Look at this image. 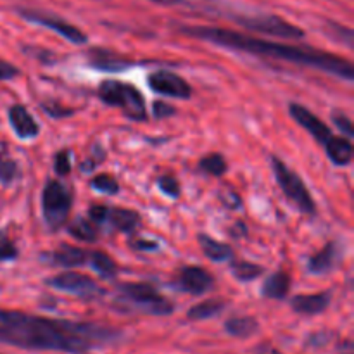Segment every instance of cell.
I'll use <instances>...</instances> for the list:
<instances>
[{"instance_id": "25", "label": "cell", "mask_w": 354, "mask_h": 354, "mask_svg": "<svg viewBox=\"0 0 354 354\" xmlns=\"http://www.w3.org/2000/svg\"><path fill=\"white\" fill-rule=\"evenodd\" d=\"M17 175H19V166L7 152L6 142L0 140V183L9 185L17 178Z\"/></svg>"}, {"instance_id": "26", "label": "cell", "mask_w": 354, "mask_h": 354, "mask_svg": "<svg viewBox=\"0 0 354 354\" xmlns=\"http://www.w3.org/2000/svg\"><path fill=\"white\" fill-rule=\"evenodd\" d=\"M230 270L235 279L241 280V282H251V280H256L265 272L263 266L251 261H245V259H232Z\"/></svg>"}, {"instance_id": "4", "label": "cell", "mask_w": 354, "mask_h": 354, "mask_svg": "<svg viewBox=\"0 0 354 354\" xmlns=\"http://www.w3.org/2000/svg\"><path fill=\"white\" fill-rule=\"evenodd\" d=\"M99 97L107 106H114L123 111L124 116H128L130 120L138 121V123L147 120L144 95L133 85L116 82V80H106L100 83Z\"/></svg>"}, {"instance_id": "36", "label": "cell", "mask_w": 354, "mask_h": 354, "mask_svg": "<svg viewBox=\"0 0 354 354\" xmlns=\"http://www.w3.org/2000/svg\"><path fill=\"white\" fill-rule=\"evenodd\" d=\"M221 201L225 203V206L232 207V209H239L242 204L241 197H239V194L235 190H227V194H221Z\"/></svg>"}, {"instance_id": "3", "label": "cell", "mask_w": 354, "mask_h": 354, "mask_svg": "<svg viewBox=\"0 0 354 354\" xmlns=\"http://www.w3.org/2000/svg\"><path fill=\"white\" fill-rule=\"evenodd\" d=\"M114 304L118 310L127 313L154 315V317H166L175 310L171 301L161 296L149 283H120Z\"/></svg>"}, {"instance_id": "6", "label": "cell", "mask_w": 354, "mask_h": 354, "mask_svg": "<svg viewBox=\"0 0 354 354\" xmlns=\"http://www.w3.org/2000/svg\"><path fill=\"white\" fill-rule=\"evenodd\" d=\"M73 206V196L59 180H48L41 192V211L47 227L57 232L64 227Z\"/></svg>"}, {"instance_id": "10", "label": "cell", "mask_w": 354, "mask_h": 354, "mask_svg": "<svg viewBox=\"0 0 354 354\" xmlns=\"http://www.w3.org/2000/svg\"><path fill=\"white\" fill-rule=\"evenodd\" d=\"M88 220H92L95 225H102V227L118 232H131L140 223V216L137 211L124 209V207H109L104 204H92L88 207Z\"/></svg>"}, {"instance_id": "27", "label": "cell", "mask_w": 354, "mask_h": 354, "mask_svg": "<svg viewBox=\"0 0 354 354\" xmlns=\"http://www.w3.org/2000/svg\"><path fill=\"white\" fill-rule=\"evenodd\" d=\"M69 234L82 242H95L97 237H99L97 225L92 220H88V218H78L75 223H71Z\"/></svg>"}, {"instance_id": "33", "label": "cell", "mask_w": 354, "mask_h": 354, "mask_svg": "<svg viewBox=\"0 0 354 354\" xmlns=\"http://www.w3.org/2000/svg\"><path fill=\"white\" fill-rule=\"evenodd\" d=\"M332 121H334L335 127H337L339 130H341V133L346 135V138L354 137L351 118L346 116V114L342 113V111H334V114H332Z\"/></svg>"}, {"instance_id": "24", "label": "cell", "mask_w": 354, "mask_h": 354, "mask_svg": "<svg viewBox=\"0 0 354 354\" xmlns=\"http://www.w3.org/2000/svg\"><path fill=\"white\" fill-rule=\"evenodd\" d=\"M88 265L92 266L99 275L106 277V279H114L118 273V266L116 263H114V259L102 251L88 252Z\"/></svg>"}, {"instance_id": "34", "label": "cell", "mask_w": 354, "mask_h": 354, "mask_svg": "<svg viewBox=\"0 0 354 354\" xmlns=\"http://www.w3.org/2000/svg\"><path fill=\"white\" fill-rule=\"evenodd\" d=\"M41 109L45 111V113L48 114V116L52 118H64V116H71L75 111L73 109H64V107L61 106H55L54 102H48V104H41Z\"/></svg>"}, {"instance_id": "14", "label": "cell", "mask_w": 354, "mask_h": 354, "mask_svg": "<svg viewBox=\"0 0 354 354\" xmlns=\"http://www.w3.org/2000/svg\"><path fill=\"white\" fill-rule=\"evenodd\" d=\"M41 258H47L45 261L52 266H64V268H73V266L88 265V252L76 245H61L55 251L45 252Z\"/></svg>"}, {"instance_id": "2", "label": "cell", "mask_w": 354, "mask_h": 354, "mask_svg": "<svg viewBox=\"0 0 354 354\" xmlns=\"http://www.w3.org/2000/svg\"><path fill=\"white\" fill-rule=\"evenodd\" d=\"M180 33L197 38V40L220 45V47L245 52V54L261 55V57L277 59V61H287L294 62V64H303L308 66V68L320 69V71L330 73V75L346 80V82H351L354 78V68L351 61L341 57V55L330 54V52L318 50V48L266 41L263 38L249 37V35L227 30V28L201 26V24H197V26H180Z\"/></svg>"}, {"instance_id": "29", "label": "cell", "mask_w": 354, "mask_h": 354, "mask_svg": "<svg viewBox=\"0 0 354 354\" xmlns=\"http://www.w3.org/2000/svg\"><path fill=\"white\" fill-rule=\"evenodd\" d=\"M90 187L95 189L97 192L109 194V196H116L120 192V183L116 182V178L111 175H97L95 178H92Z\"/></svg>"}, {"instance_id": "12", "label": "cell", "mask_w": 354, "mask_h": 354, "mask_svg": "<svg viewBox=\"0 0 354 354\" xmlns=\"http://www.w3.org/2000/svg\"><path fill=\"white\" fill-rule=\"evenodd\" d=\"M289 113L290 116L296 120V123L299 124V127H303L304 130H306L308 133L318 142V144L324 145V147L332 140V138H334V133L330 131V128H328L320 118L315 116L310 109L301 106V104H296V102L290 104Z\"/></svg>"}, {"instance_id": "21", "label": "cell", "mask_w": 354, "mask_h": 354, "mask_svg": "<svg viewBox=\"0 0 354 354\" xmlns=\"http://www.w3.org/2000/svg\"><path fill=\"white\" fill-rule=\"evenodd\" d=\"M325 152L334 165L348 166L353 159V144L349 138L334 137L325 145Z\"/></svg>"}, {"instance_id": "16", "label": "cell", "mask_w": 354, "mask_h": 354, "mask_svg": "<svg viewBox=\"0 0 354 354\" xmlns=\"http://www.w3.org/2000/svg\"><path fill=\"white\" fill-rule=\"evenodd\" d=\"M9 121L10 127L14 128V131L17 133V137L21 138H35L40 131L37 121L33 120L28 109L24 106H12L9 109Z\"/></svg>"}, {"instance_id": "35", "label": "cell", "mask_w": 354, "mask_h": 354, "mask_svg": "<svg viewBox=\"0 0 354 354\" xmlns=\"http://www.w3.org/2000/svg\"><path fill=\"white\" fill-rule=\"evenodd\" d=\"M152 113L158 120H165V118H169L175 114V107L168 106L165 102H154V107H152Z\"/></svg>"}, {"instance_id": "11", "label": "cell", "mask_w": 354, "mask_h": 354, "mask_svg": "<svg viewBox=\"0 0 354 354\" xmlns=\"http://www.w3.org/2000/svg\"><path fill=\"white\" fill-rule=\"evenodd\" d=\"M147 82L149 86L156 93H161V95L173 97V99H189L192 95V88H190L189 83L182 76L175 75L171 71H166V69L151 73Z\"/></svg>"}, {"instance_id": "7", "label": "cell", "mask_w": 354, "mask_h": 354, "mask_svg": "<svg viewBox=\"0 0 354 354\" xmlns=\"http://www.w3.org/2000/svg\"><path fill=\"white\" fill-rule=\"evenodd\" d=\"M235 23L244 26L245 30L256 31V33L270 35V37L279 38H303L304 30H301L296 24L282 19L275 14H241V16H232Z\"/></svg>"}, {"instance_id": "22", "label": "cell", "mask_w": 354, "mask_h": 354, "mask_svg": "<svg viewBox=\"0 0 354 354\" xmlns=\"http://www.w3.org/2000/svg\"><path fill=\"white\" fill-rule=\"evenodd\" d=\"M259 324L254 317H234L225 322V330L239 339L251 337L258 332Z\"/></svg>"}, {"instance_id": "37", "label": "cell", "mask_w": 354, "mask_h": 354, "mask_svg": "<svg viewBox=\"0 0 354 354\" xmlns=\"http://www.w3.org/2000/svg\"><path fill=\"white\" fill-rule=\"evenodd\" d=\"M19 75V69L9 62L0 61V80H12Z\"/></svg>"}, {"instance_id": "19", "label": "cell", "mask_w": 354, "mask_h": 354, "mask_svg": "<svg viewBox=\"0 0 354 354\" xmlns=\"http://www.w3.org/2000/svg\"><path fill=\"white\" fill-rule=\"evenodd\" d=\"M199 244L201 249H203L204 254L211 259V261H228V259L234 258V249L230 248L225 242L216 241V239L209 237L207 234H199Z\"/></svg>"}, {"instance_id": "31", "label": "cell", "mask_w": 354, "mask_h": 354, "mask_svg": "<svg viewBox=\"0 0 354 354\" xmlns=\"http://www.w3.org/2000/svg\"><path fill=\"white\" fill-rule=\"evenodd\" d=\"M158 187L161 189L162 194L173 197V199H176V197L180 196V182L175 178V176H171V175L159 176Z\"/></svg>"}, {"instance_id": "17", "label": "cell", "mask_w": 354, "mask_h": 354, "mask_svg": "<svg viewBox=\"0 0 354 354\" xmlns=\"http://www.w3.org/2000/svg\"><path fill=\"white\" fill-rule=\"evenodd\" d=\"M339 256H341V252H339L337 244L328 242L322 251L311 256L310 261H308V270H310V273H315V275L328 273L339 263Z\"/></svg>"}, {"instance_id": "39", "label": "cell", "mask_w": 354, "mask_h": 354, "mask_svg": "<svg viewBox=\"0 0 354 354\" xmlns=\"http://www.w3.org/2000/svg\"><path fill=\"white\" fill-rule=\"evenodd\" d=\"M151 2L159 3V6H176V3H182L183 0H151Z\"/></svg>"}, {"instance_id": "23", "label": "cell", "mask_w": 354, "mask_h": 354, "mask_svg": "<svg viewBox=\"0 0 354 354\" xmlns=\"http://www.w3.org/2000/svg\"><path fill=\"white\" fill-rule=\"evenodd\" d=\"M225 301H220V299H207V301H203V303L196 304V306H192L189 310V313H187V318L192 322H201V320H209V318L216 317V315H220L221 311L225 310Z\"/></svg>"}, {"instance_id": "18", "label": "cell", "mask_w": 354, "mask_h": 354, "mask_svg": "<svg viewBox=\"0 0 354 354\" xmlns=\"http://www.w3.org/2000/svg\"><path fill=\"white\" fill-rule=\"evenodd\" d=\"M90 66L100 71H123L130 68L131 61H128L123 55H118L116 52L93 50L90 54Z\"/></svg>"}, {"instance_id": "30", "label": "cell", "mask_w": 354, "mask_h": 354, "mask_svg": "<svg viewBox=\"0 0 354 354\" xmlns=\"http://www.w3.org/2000/svg\"><path fill=\"white\" fill-rule=\"evenodd\" d=\"M54 169L57 175L68 176L71 173V152L68 149H62L54 158Z\"/></svg>"}, {"instance_id": "5", "label": "cell", "mask_w": 354, "mask_h": 354, "mask_svg": "<svg viewBox=\"0 0 354 354\" xmlns=\"http://www.w3.org/2000/svg\"><path fill=\"white\" fill-rule=\"evenodd\" d=\"M272 169L273 175H275L277 178V183H279L280 189H282L283 196H286L301 213H317V206H315L313 197H311L306 183L303 182V178H301L296 171H292V169H290L282 159L277 158V156L272 158Z\"/></svg>"}, {"instance_id": "9", "label": "cell", "mask_w": 354, "mask_h": 354, "mask_svg": "<svg viewBox=\"0 0 354 354\" xmlns=\"http://www.w3.org/2000/svg\"><path fill=\"white\" fill-rule=\"evenodd\" d=\"M17 14L23 17L24 21L31 24H38V26H44L52 30L54 33H57L59 37H62L64 40L71 41L75 45H82L86 44V35L83 33L80 28H76L75 24L68 23L62 17L55 16V14H48L44 12V10H35V9H17Z\"/></svg>"}, {"instance_id": "32", "label": "cell", "mask_w": 354, "mask_h": 354, "mask_svg": "<svg viewBox=\"0 0 354 354\" xmlns=\"http://www.w3.org/2000/svg\"><path fill=\"white\" fill-rule=\"evenodd\" d=\"M19 251L14 245V242L7 237V234L0 232V261H10V259H16Z\"/></svg>"}, {"instance_id": "28", "label": "cell", "mask_w": 354, "mask_h": 354, "mask_svg": "<svg viewBox=\"0 0 354 354\" xmlns=\"http://www.w3.org/2000/svg\"><path fill=\"white\" fill-rule=\"evenodd\" d=\"M199 166L204 173H207V175H211V176H221V175H225L228 169L227 159H225L221 154H218V152L207 154L206 158L201 159Z\"/></svg>"}, {"instance_id": "15", "label": "cell", "mask_w": 354, "mask_h": 354, "mask_svg": "<svg viewBox=\"0 0 354 354\" xmlns=\"http://www.w3.org/2000/svg\"><path fill=\"white\" fill-rule=\"evenodd\" d=\"M330 304V292H318V294H301V296L292 297L290 306L299 315H320Z\"/></svg>"}, {"instance_id": "38", "label": "cell", "mask_w": 354, "mask_h": 354, "mask_svg": "<svg viewBox=\"0 0 354 354\" xmlns=\"http://www.w3.org/2000/svg\"><path fill=\"white\" fill-rule=\"evenodd\" d=\"M131 248L133 249H140V251H156L158 249V244L154 242H147V241H131Z\"/></svg>"}, {"instance_id": "13", "label": "cell", "mask_w": 354, "mask_h": 354, "mask_svg": "<svg viewBox=\"0 0 354 354\" xmlns=\"http://www.w3.org/2000/svg\"><path fill=\"white\" fill-rule=\"evenodd\" d=\"M178 289L189 292L192 296H203L207 290L213 289L214 279L207 270L201 266H185L178 275Z\"/></svg>"}, {"instance_id": "20", "label": "cell", "mask_w": 354, "mask_h": 354, "mask_svg": "<svg viewBox=\"0 0 354 354\" xmlns=\"http://www.w3.org/2000/svg\"><path fill=\"white\" fill-rule=\"evenodd\" d=\"M290 290V277L286 272H277L270 275L263 283V296L268 299H286Z\"/></svg>"}, {"instance_id": "1", "label": "cell", "mask_w": 354, "mask_h": 354, "mask_svg": "<svg viewBox=\"0 0 354 354\" xmlns=\"http://www.w3.org/2000/svg\"><path fill=\"white\" fill-rule=\"evenodd\" d=\"M121 332L90 322L55 320L0 308V342L37 351L82 354L109 346Z\"/></svg>"}, {"instance_id": "8", "label": "cell", "mask_w": 354, "mask_h": 354, "mask_svg": "<svg viewBox=\"0 0 354 354\" xmlns=\"http://www.w3.org/2000/svg\"><path fill=\"white\" fill-rule=\"evenodd\" d=\"M48 287L55 290H61V292L71 294V296L80 297V299L92 301L97 297L104 296V289L88 275H83V273L76 272H64L59 273V275L50 277L47 279Z\"/></svg>"}]
</instances>
